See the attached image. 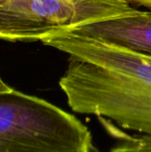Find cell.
<instances>
[{
	"label": "cell",
	"mask_w": 151,
	"mask_h": 152,
	"mask_svg": "<svg viewBox=\"0 0 151 152\" xmlns=\"http://www.w3.org/2000/svg\"><path fill=\"white\" fill-rule=\"evenodd\" d=\"M41 42L69 56L59 85L74 112L151 135V56L65 29Z\"/></svg>",
	"instance_id": "6da1fadb"
},
{
	"label": "cell",
	"mask_w": 151,
	"mask_h": 152,
	"mask_svg": "<svg viewBox=\"0 0 151 152\" xmlns=\"http://www.w3.org/2000/svg\"><path fill=\"white\" fill-rule=\"evenodd\" d=\"M89 128L41 98L0 93V152L96 151Z\"/></svg>",
	"instance_id": "7a4b0ae2"
},
{
	"label": "cell",
	"mask_w": 151,
	"mask_h": 152,
	"mask_svg": "<svg viewBox=\"0 0 151 152\" xmlns=\"http://www.w3.org/2000/svg\"><path fill=\"white\" fill-rule=\"evenodd\" d=\"M138 11L127 0H0V39L41 41L61 28Z\"/></svg>",
	"instance_id": "3957f363"
},
{
	"label": "cell",
	"mask_w": 151,
	"mask_h": 152,
	"mask_svg": "<svg viewBox=\"0 0 151 152\" xmlns=\"http://www.w3.org/2000/svg\"><path fill=\"white\" fill-rule=\"evenodd\" d=\"M61 29L151 56V9Z\"/></svg>",
	"instance_id": "277c9868"
},
{
	"label": "cell",
	"mask_w": 151,
	"mask_h": 152,
	"mask_svg": "<svg viewBox=\"0 0 151 152\" xmlns=\"http://www.w3.org/2000/svg\"><path fill=\"white\" fill-rule=\"evenodd\" d=\"M127 1H129L131 4L133 3V4H136L138 5L151 8V0H127Z\"/></svg>",
	"instance_id": "5b68a950"
},
{
	"label": "cell",
	"mask_w": 151,
	"mask_h": 152,
	"mask_svg": "<svg viewBox=\"0 0 151 152\" xmlns=\"http://www.w3.org/2000/svg\"><path fill=\"white\" fill-rule=\"evenodd\" d=\"M12 88H11L10 86H8L1 78H0V93H6V92H10L12 91Z\"/></svg>",
	"instance_id": "8992f818"
}]
</instances>
